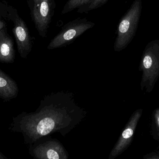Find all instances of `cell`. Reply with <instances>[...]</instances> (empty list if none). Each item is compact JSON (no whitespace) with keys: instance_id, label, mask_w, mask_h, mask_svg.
<instances>
[{"instance_id":"6da1fadb","label":"cell","mask_w":159,"mask_h":159,"mask_svg":"<svg viewBox=\"0 0 159 159\" xmlns=\"http://www.w3.org/2000/svg\"><path fill=\"white\" fill-rule=\"evenodd\" d=\"M83 111L71 95L58 93L46 97L34 112L24 113L14 119L12 130L23 134L27 143L55 132L63 135L82 120Z\"/></svg>"},{"instance_id":"7a4b0ae2","label":"cell","mask_w":159,"mask_h":159,"mask_svg":"<svg viewBox=\"0 0 159 159\" xmlns=\"http://www.w3.org/2000/svg\"><path fill=\"white\" fill-rule=\"evenodd\" d=\"M0 19L13 22L12 32L18 52L22 58H26L32 50L33 39L25 22L19 16L16 9L5 1L0 3Z\"/></svg>"},{"instance_id":"3957f363","label":"cell","mask_w":159,"mask_h":159,"mask_svg":"<svg viewBox=\"0 0 159 159\" xmlns=\"http://www.w3.org/2000/svg\"><path fill=\"white\" fill-rule=\"evenodd\" d=\"M142 0H134L117 27L114 50L120 52L132 42L137 30L142 11Z\"/></svg>"},{"instance_id":"277c9868","label":"cell","mask_w":159,"mask_h":159,"mask_svg":"<svg viewBox=\"0 0 159 159\" xmlns=\"http://www.w3.org/2000/svg\"><path fill=\"white\" fill-rule=\"evenodd\" d=\"M139 70L142 72L141 90L145 89L147 93H151L159 78V39L151 41L146 45L141 57Z\"/></svg>"},{"instance_id":"5b68a950","label":"cell","mask_w":159,"mask_h":159,"mask_svg":"<svg viewBox=\"0 0 159 159\" xmlns=\"http://www.w3.org/2000/svg\"><path fill=\"white\" fill-rule=\"evenodd\" d=\"M27 4L39 35L46 38L56 7L55 0H27Z\"/></svg>"},{"instance_id":"8992f818","label":"cell","mask_w":159,"mask_h":159,"mask_svg":"<svg viewBox=\"0 0 159 159\" xmlns=\"http://www.w3.org/2000/svg\"><path fill=\"white\" fill-rule=\"evenodd\" d=\"M94 23L86 18L74 19L63 26L62 30L48 44V50L65 47L73 43L84 32L94 26Z\"/></svg>"},{"instance_id":"52a82bcc","label":"cell","mask_w":159,"mask_h":159,"mask_svg":"<svg viewBox=\"0 0 159 159\" xmlns=\"http://www.w3.org/2000/svg\"><path fill=\"white\" fill-rule=\"evenodd\" d=\"M142 112V109H139L135 111L131 115L119 139L111 150L109 159H115L123 153L130 146Z\"/></svg>"},{"instance_id":"ba28073f","label":"cell","mask_w":159,"mask_h":159,"mask_svg":"<svg viewBox=\"0 0 159 159\" xmlns=\"http://www.w3.org/2000/svg\"><path fill=\"white\" fill-rule=\"evenodd\" d=\"M35 158L40 159H67L68 153L61 143L57 140H51L39 144L32 150Z\"/></svg>"},{"instance_id":"9c48e42d","label":"cell","mask_w":159,"mask_h":159,"mask_svg":"<svg viewBox=\"0 0 159 159\" xmlns=\"http://www.w3.org/2000/svg\"><path fill=\"white\" fill-rule=\"evenodd\" d=\"M15 55L13 41L8 33L7 23L0 19V62L14 63Z\"/></svg>"},{"instance_id":"30bf717a","label":"cell","mask_w":159,"mask_h":159,"mask_svg":"<svg viewBox=\"0 0 159 159\" xmlns=\"http://www.w3.org/2000/svg\"><path fill=\"white\" fill-rule=\"evenodd\" d=\"M18 88L16 82L10 76L0 70V97L8 101L16 97Z\"/></svg>"},{"instance_id":"8fae6325","label":"cell","mask_w":159,"mask_h":159,"mask_svg":"<svg viewBox=\"0 0 159 159\" xmlns=\"http://www.w3.org/2000/svg\"><path fill=\"white\" fill-rule=\"evenodd\" d=\"M151 134L154 140L159 142V107L152 112Z\"/></svg>"},{"instance_id":"7c38bea8","label":"cell","mask_w":159,"mask_h":159,"mask_svg":"<svg viewBox=\"0 0 159 159\" xmlns=\"http://www.w3.org/2000/svg\"><path fill=\"white\" fill-rule=\"evenodd\" d=\"M108 0H91L87 4L78 9L77 12L80 13H87L98 9L105 5Z\"/></svg>"},{"instance_id":"4fadbf2b","label":"cell","mask_w":159,"mask_h":159,"mask_svg":"<svg viewBox=\"0 0 159 159\" xmlns=\"http://www.w3.org/2000/svg\"><path fill=\"white\" fill-rule=\"evenodd\" d=\"M91 0H68L65 4L61 12L62 14H65L79 9L87 4Z\"/></svg>"}]
</instances>
